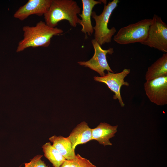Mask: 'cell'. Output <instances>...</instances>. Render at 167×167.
I'll return each mask as SVG.
<instances>
[{"mask_svg": "<svg viewBox=\"0 0 167 167\" xmlns=\"http://www.w3.org/2000/svg\"><path fill=\"white\" fill-rule=\"evenodd\" d=\"M23 38L18 43L16 52L23 51L29 47H47L53 36L62 34L63 31L57 27L52 28L42 20L34 26H24Z\"/></svg>", "mask_w": 167, "mask_h": 167, "instance_id": "obj_1", "label": "cell"}, {"mask_svg": "<svg viewBox=\"0 0 167 167\" xmlns=\"http://www.w3.org/2000/svg\"><path fill=\"white\" fill-rule=\"evenodd\" d=\"M81 8L77 2L73 0H52L47 11L44 15L45 22L48 26L55 28L61 21H68L70 25L75 27L80 19L78 17Z\"/></svg>", "mask_w": 167, "mask_h": 167, "instance_id": "obj_2", "label": "cell"}, {"mask_svg": "<svg viewBox=\"0 0 167 167\" xmlns=\"http://www.w3.org/2000/svg\"><path fill=\"white\" fill-rule=\"evenodd\" d=\"M119 2L118 0H113L106 4V1H103L104 6L102 12L99 15L93 11L91 16L94 19L95 25L93 27L94 32V39L101 46L105 43L111 42L112 36L116 32L114 27L111 29L108 28L110 17Z\"/></svg>", "mask_w": 167, "mask_h": 167, "instance_id": "obj_3", "label": "cell"}, {"mask_svg": "<svg viewBox=\"0 0 167 167\" xmlns=\"http://www.w3.org/2000/svg\"><path fill=\"white\" fill-rule=\"evenodd\" d=\"M152 22V19H144L123 27L114 36L113 40L120 45L142 44L147 38Z\"/></svg>", "mask_w": 167, "mask_h": 167, "instance_id": "obj_4", "label": "cell"}, {"mask_svg": "<svg viewBox=\"0 0 167 167\" xmlns=\"http://www.w3.org/2000/svg\"><path fill=\"white\" fill-rule=\"evenodd\" d=\"M141 44L167 53V25L157 15H153L147 38Z\"/></svg>", "mask_w": 167, "mask_h": 167, "instance_id": "obj_5", "label": "cell"}, {"mask_svg": "<svg viewBox=\"0 0 167 167\" xmlns=\"http://www.w3.org/2000/svg\"><path fill=\"white\" fill-rule=\"evenodd\" d=\"M91 42L94 49V54L89 60L87 61H79L78 63L81 66L88 67L98 73L101 77L105 75V70L113 72L108 64L106 55L112 54L114 51L113 48L103 49L94 39Z\"/></svg>", "mask_w": 167, "mask_h": 167, "instance_id": "obj_6", "label": "cell"}, {"mask_svg": "<svg viewBox=\"0 0 167 167\" xmlns=\"http://www.w3.org/2000/svg\"><path fill=\"white\" fill-rule=\"evenodd\" d=\"M144 86L146 94L151 102L158 105L167 104V75L146 81Z\"/></svg>", "mask_w": 167, "mask_h": 167, "instance_id": "obj_7", "label": "cell"}, {"mask_svg": "<svg viewBox=\"0 0 167 167\" xmlns=\"http://www.w3.org/2000/svg\"><path fill=\"white\" fill-rule=\"evenodd\" d=\"M130 70L125 68L119 73H114L107 71V73L103 77L95 76L94 80L97 82H102L106 84L109 88L115 94L113 99H118L120 105L122 107L125 106L120 93V89L122 86L125 85L129 86V83L125 81V78L130 73Z\"/></svg>", "mask_w": 167, "mask_h": 167, "instance_id": "obj_8", "label": "cell"}, {"mask_svg": "<svg viewBox=\"0 0 167 167\" xmlns=\"http://www.w3.org/2000/svg\"><path fill=\"white\" fill-rule=\"evenodd\" d=\"M52 0H29L15 13L14 17L23 21L31 15H44L48 11Z\"/></svg>", "mask_w": 167, "mask_h": 167, "instance_id": "obj_9", "label": "cell"}, {"mask_svg": "<svg viewBox=\"0 0 167 167\" xmlns=\"http://www.w3.org/2000/svg\"><path fill=\"white\" fill-rule=\"evenodd\" d=\"M81 2L83 9L81 14L79 15L81 19L79 24L82 27L81 31L87 37V34L91 36L94 32L91 20L92 10L95 5L101 4L102 2L94 0H82Z\"/></svg>", "mask_w": 167, "mask_h": 167, "instance_id": "obj_10", "label": "cell"}, {"mask_svg": "<svg viewBox=\"0 0 167 167\" xmlns=\"http://www.w3.org/2000/svg\"><path fill=\"white\" fill-rule=\"evenodd\" d=\"M118 126H113L105 122H101L96 128L92 129L91 140H96L104 146L112 145L110 139L115 136Z\"/></svg>", "mask_w": 167, "mask_h": 167, "instance_id": "obj_11", "label": "cell"}, {"mask_svg": "<svg viewBox=\"0 0 167 167\" xmlns=\"http://www.w3.org/2000/svg\"><path fill=\"white\" fill-rule=\"evenodd\" d=\"M67 137L71 143L72 148L75 150L77 145L91 140L92 128L87 123L83 121L77 125Z\"/></svg>", "mask_w": 167, "mask_h": 167, "instance_id": "obj_12", "label": "cell"}, {"mask_svg": "<svg viewBox=\"0 0 167 167\" xmlns=\"http://www.w3.org/2000/svg\"><path fill=\"white\" fill-rule=\"evenodd\" d=\"M49 140L66 160H71L75 158V150L72 148L71 143L67 137L55 135L49 138Z\"/></svg>", "mask_w": 167, "mask_h": 167, "instance_id": "obj_13", "label": "cell"}, {"mask_svg": "<svg viewBox=\"0 0 167 167\" xmlns=\"http://www.w3.org/2000/svg\"><path fill=\"white\" fill-rule=\"evenodd\" d=\"M167 75V53H165L149 66L145 75L146 81Z\"/></svg>", "mask_w": 167, "mask_h": 167, "instance_id": "obj_14", "label": "cell"}, {"mask_svg": "<svg viewBox=\"0 0 167 167\" xmlns=\"http://www.w3.org/2000/svg\"><path fill=\"white\" fill-rule=\"evenodd\" d=\"M45 156L52 163L54 167H60L66 160L50 142L42 146Z\"/></svg>", "mask_w": 167, "mask_h": 167, "instance_id": "obj_15", "label": "cell"}, {"mask_svg": "<svg viewBox=\"0 0 167 167\" xmlns=\"http://www.w3.org/2000/svg\"><path fill=\"white\" fill-rule=\"evenodd\" d=\"M60 167H96L87 159L79 154L76 155L75 158L71 160H66Z\"/></svg>", "mask_w": 167, "mask_h": 167, "instance_id": "obj_16", "label": "cell"}, {"mask_svg": "<svg viewBox=\"0 0 167 167\" xmlns=\"http://www.w3.org/2000/svg\"><path fill=\"white\" fill-rule=\"evenodd\" d=\"M42 156L41 155L35 156L29 162L24 163V167H49L41 160Z\"/></svg>", "mask_w": 167, "mask_h": 167, "instance_id": "obj_17", "label": "cell"}]
</instances>
